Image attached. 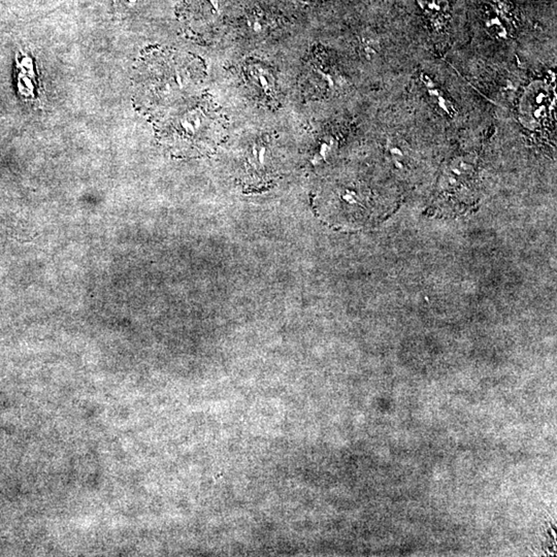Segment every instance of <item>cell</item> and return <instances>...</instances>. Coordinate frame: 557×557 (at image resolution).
Returning <instances> with one entry per match:
<instances>
[{"instance_id": "obj_1", "label": "cell", "mask_w": 557, "mask_h": 557, "mask_svg": "<svg viewBox=\"0 0 557 557\" xmlns=\"http://www.w3.org/2000/svg\"><path fill=\"white\" fill-rule=\"evenodd\" d=\"M167 144L200 150L213 146L223 135L222 117L202 98L187 112L158 129Z\"/></svg>"}, {"instance_id": "obj_2", "label": "cell", "mask_w": 557, "mask_h": 557, "mask_svg": "<svg viewBox=\"0 0 557 557\" xmlns=\"http://www.w3.org/2000/svg\"><path fill=\"white\" fill-rule=\"evenodd\" d=\"M485 28L494 39L507 41L514 35L516 18L512 6L504 0H491L483 12Z\"/></svg>"}, {"instance_id": "obj_3", "label": "cell", "mask_w": 557, "mask_h": 557, "mask_svg": "<svg viewBox=\"0 0 557 557\" xmlns=\"http://www.w3.org/2000/svg\"><path fill=\"white\" fill-rule=\"evenodd\" d=\"M245 73L253 94L265 102H272L276 97L277 85L271 71L259 64H250Z\"/></svg>"}, {"instance_id": "obj_4", "label": "cell", "mask_w": 557, "mask_h": 557, "mask_svg": "<svg viewBox=\"0 0 557 557\" xmlns=\"http://www.w3.org/2000/svg\"><path fill=\"white\" fill-rule=\"evenodd\" d=\"M419 8L435 30H443L450 22L448 0H417Z\"/></svg>"}, {"instance_id": "obj_5", "label": "cell", "mask_w": 557, "mask_h": 557, "mask_svg": "<svg viewBox=\"0 0 557 557\" xmlns=\"http://www.w3.org/2000/svg\"><path fill=\"white\" fill-rule=\"evenodd\" d=\"M420 79L423 85L425 86L427 95H428L429 100L433 102V106H435V108L440 112L443 113L445 116L454 118L457 114V110H456L453 102L448 97L447 94L439 86L435 85V82L428 75L423 73V75H421Z\"/></svg>"}]
</instances>
